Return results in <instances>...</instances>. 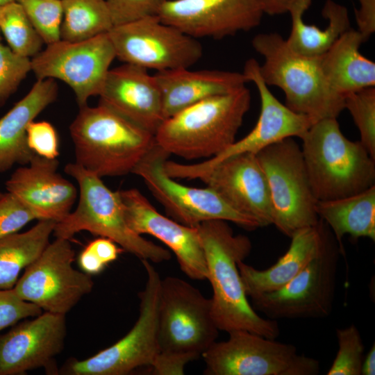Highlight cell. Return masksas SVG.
Here are the masks:
<instances>
[{"instance_id":"1","label":"cell","mask_w":375,"mask_h":375,"mask_svg":"<svg viewBox=\"0 0 375 375\" xmlns=\"http://www.w3.org/2000/svg\"><path fill=\"white\" fill-rule=\"evenodd\" d=\"M204 250L208 278L212 285V315L219 331H247L276 339V320L260 316L248 301L238 264L249 255L251 243L235 235L226 221L212 219L197 226Z\"/></svg>"},{"instance_id":"2","label":"cell","mask_w":375,"mask_h":375,"mask_svg":"<svg viewBox=\"0 0 375 375\" xmlns=\"http://www.w3.org/2000/svg\"><path fill=\"white\" fill-rule=\"evenodd\" d=\"M211 299L178 277L161 279L158 310V354L156 374H183L185 365L202 356L216 341L219 329Z\"/></svg>"},{"instance_id":"3","label":"cell","mask_w":375,"mask_h":375,"mask_svg":"<svg viewBox=\"0 0 375 375\" xmlns=\"http://www.w3.org/2000/svg\"><path fill=\"white\" fill-rule=\"evenodd\" d=\"M76 160L102 178L132 173L156 146L155 136L109 107H81L69 126Z\"/></svg>"},{"instance_id":"4","label":"cell","mask_w":375,"mask_h":375,"mask_svg":"<svg viewBox=\"0 0 375 375\" xmlns=\"http://www.w3.org/2000/svg\"><path fill=\"white\" fill-rule=\"evenodd\" d=\"M251 99L244 85L188 106L164 120L154 135L156 144L169 155L211 158L235 142Z\"/></svg>"},{"instance_id":"5","label":"cell","mask_w":375,"mask_h":375,"mask_svg":"<svg viewBox=\"0 0 375 375\" xmlns=\"http://www.w3.org/2000/svg\"><path fill=\"white\" fill-rule=\"evenodd\" d=\"M301 139L317 201L349 197L375 185V160L360 141L349 140L342 134L337 118L317 121Z\"/></svg>"},{"instance_id":"6","label":"cell","mask_w":375,"mask_h":375,"mask_svg":"<svg viewBox=\"0 0 375 375\" xmlns=\"http://www.w3.org/2000/svg\"><path fill=\"white\" fill-rule=\"evenodd\" d=\"M264 58L259 72L267 85L281 88L285 105L315 123L337 118L344 109V97L335 91L326 78L321 56H306L294 52L276 33H259L251 41Z\"/></svg>"},{"instance_id":"7","label":"cell","mask_w":375,"mask_h":375,"mask_svg":"<svg viewBox=\"0 0 375 375\" xmlns=\"http://www.w3.org/2000/svg\"><path fill=\"white\" fill-rule=\"evenodd\" d=\"M79 188V198L74 211L56 223V238L70 240L77 233L87 231L108 238L142 260L156 263L168 261L169 251L144 239L128 225L119 193L110 190L101 178L87 171L76 162L65 167Z\"/></svg>"},{"instance_id":"8","label":"cell","mask_w":375,"mask_h":375,"mask_svg":"<svg viewBox=\"0 0 375 375\" xmlns=\"http://www.w3.org/2000/svg\"><path fill=\"white\" fill-rule=\"evenodd\" d=\"M271 197L273 224L290 238L297 231L317 225L320 219L301 149L288 138L256 154Z\"/></svg>"},{"instance_id":"9","label":"cell","mask_w":375,"mask_h":375,"mask_svg":"<svg viewBox=\"0 0 375 375\" xmlns=\"http://www.w3.org/2000/svg\"><path fill=\"white\" fill-rule=\"evenodd\" d=\"M202 354L208 375H317V360L299 354L297 347L247 331L228 333Z\"/></svg>"},{"instance_id":"10","label":"cell","mask_w":375,"mask_h":375,"mask_svg":"<svg viewBox=\"0 0 375 375\" xmlns=\"http://www.w3.org/2000/svg\"><path fill=\"white\" fill-rule=\"evenodd\" d=\"M147 273L139 294L140 315L130 331L112 346L85 359L68 360L59 370L67 375H126L151 367L158 354V310L161 278L150 261L142 260Z\"/></svg>"},{"instance_id":"11","label":"cell","mask_w":375,"mask_h":375,"mask_svg":"<svg viewBox=\"0 0 375 375\" xmlns=\"http://www.w3.org/2000/svg\"><path fill=\"white\" fill-rule=\"evenodd\" d=\"M340 249L330 233L322 251L281 289L251 298L256 311L278 319H322L332 312Z\"/></svg>"},{"instance_id":"12","label":"cell","mask_w":375,"mask_h":375,"mask_svg":"<svg viewBox=\"0 0 375 375\" xmlns=\"http://www.w3.org/2000/svg\"><path fill=\"white\" fill-rule=\"evenodd\" d=\"M169 156L156 144L132 173L144 181L174 220L191 227L206 221L221 219L248 230L260 228L255 219L235 210L210 188L186 186L168 176L164 163Z\"/></svg>"},{"instance_id":"13","label":"cell","mask_w":375,"mask_h":375,"mask_svg":"<svg viewBox=\"0 0 375 375\" xmlns=\"http://www.w3.org/2000/svg\"><path fill=\"white\" fill-rule=\"evenodd\" d=\"M108 34L119 60L156 72L189 68L203 54L196 38L158 16L114 26Z\"/></svg>"},{"instance_id":"14","label":"cell","mask_w":375,"mask_h":375,"mask_svg":"<svg viewBox=\"0 0 375 375\" xmlns=\"http://www.w3.org/2000/svg\"><path fill=\"white\" fill-rule=\"evenodd\" d=\"M74 256L69 240L56 238L25 268L14 290L44 312L65 315L94 285L90 275L73 267Z\"/></svg>"},{"instance_id":"15","label":"cell","mask_w":375,"mask_h":375,"mask_svg":"<svg viewBox=\"0 0 375 375\" xmlns=\"http://www.w3.org/2000/svg\"><path fill=\"white\" fill-rule=\"evenodd\" d=\"M115 58L108 33L79 42L60 40L31 58V71L37 79L65 83L81 108L88 105L90 97L99 94Z\"/></svg>"},{"instance_id":"16","label":"cell","mask_w":375,"mask_h":375,"mask_svg":"<svg viewBox=\"0 0 375 375\" xmlns=\"http://www.w3.org/2000/svg\"><path fill=\"white\" fill-rule=\"evenodd\" d=\"M259 65L257 60L250 58L246 61L242 72L248 82L255 84L260 99V112L253 128L218 155L199 163L185 165L167 160L164 169L168 176L188 179L192 174L231 156L247 153L256 154L285 138L303 136L314 122L308 117L292 110L276 98L261 77Z\"/></svg>"},{"instance_id":"17","label":"cell","mask_w":375,"mask_h":375,"mask_svg":"<svg viewBox=\"0 0 375 375\" xmlns=\"http://www.w3.org/2000/svg\"><path fill=\"white\" fill-rule=\"evenodd\" d=\"M263 14L260 0H169L157 16L194 38L222 39L256 28Z\"/></svg>"},{"instance_id":"18","label":"cell","mask_w":375,"mask_h":375,"mask_svg":"<svg viewBox=\"0 0 375 375\" xmlns=\"http://www.w3.org/2000/svg\"><path fill=\"white\" fill-rule=\"evenodd\" d=\"M188 179H199L231 207L264 227L273 224L267 181L256 154L241 153L197 172Z\"/></svg>"},{"instance_id":"19","label":"cell","mask_w":375,"mask_h":375,"mask_svg":"<svg viewBox=\"0 0 375 375\" xmlns=\"http://www.w3.org/2000/svg\"><path fill=\"white\" fill-rule=\"evenodd\" d=\"M67 333L65 315L44 312L0 335V375H20L44 368L58 374L56 357L63 349Z\"/></svg>"},{"instance_id":"20","label":"cell","mask_w":375,"mask_h":375,"mask_svg":"<svg viewBox=\"0 0 375 375\" xmlns=\"http://www.w3.org/2000/svg\"><path fill=\"white\" fill-rule=\"evenodd\" d=\"M128 226L139 235L148 234L175 254L183 272L191 279L208 278L204 250L197 227L183 225L154 208L137 189L119 191Z\"/></svg>"},{"instance_id":"21","label":"cell","mask_w":375,"mask_h":375,"mask_svg":"<svg viewBox=\"0 0 375 375\" xmlns=\"http://www.w3.org/2000/svg\"><path fill=\"white\" fill-rule=\"evenodd\" d=\"M99 103L155 135L165 119L162 94L154 75L131 64L110 69Z\"/></svg>"},{"instance_id":"22","label":"cell","mask_w":375,"mask_h":375,"mask_svg":"<svg viewBox=\"0 0 375 375\" xmlns=\"http://www.w3.org/2000/svg\"><path fill=\"white\" fill-rule=\"evenodd\" d=\"M28 165L12 173L6 183L7 191L29 206L38 220L60 222L71 212L77 198L76 187L57 172V158L35 154Z\"/></svg>"},{"instance_id":"23","label":"cell","mask_w":375,"mask_h":375,"mask_svg":"<svg viewBox=\"0 0 375 375\" xmlns=\"http://www.w3.org/2000/svg\"><path fill=\"white\" fill-rule=\"evenodd\" d=\"M329 234L320 219L317 225L294 232L287 251L267 269L260 270L240 261L238 266L247 296L251 299L285 286L319 254Z\"/></svg>"},{"instance_id":"24","label":"cell","mask_w":375,"mask_h":375,"mask_svg":"<svg viewBox=\"0 0 375 375\" xmlns=\"http://www.w3.org/2000/svg\"><path fill=\"white\" fill-rule=\"evenodd\" d=\"M165 119L206 99L230 92L247 82L243 73L189 68L157 72Z\"/></svg>"},{"instance_id":"25","label":"cell","mask_w":375,"mask_h":375,"mask_svg":"<svg viewBox=\"0 0 375 375\" xmlns=\"http://www.w3.org/2000/svg\"><path fill=\"white\" fill-rule=\"evenodd\" d=\"M58 96L54 79H37L30 91L0 118V173L28 165L35 154L27 144L28 125Z\"/></svg>"},{"instance_id":"26","label":"cell","mask_w":375,"mask_h":375,"mask_svg":"<svg viewBox=\"0 0 375 375\" xmlns=\"http://www.w3.org/2000/svg\"><path fill=\"white\" fill-rule=\"evenodd\" d=\"M363 42L361 34L351 28L321 56L326 78L332 88L344 97L375 85V63L359 51Z\"/></svg>"},{"instance_id":"27","label":"cell","mask_w":375,"mask_h":375,"mask_svg":"<svg viewBox=\"0 0 375 375\" xmlns=\"http://www.w3.org/2000/svg\"><path fill=\"white\" fill-rule=\"evenodd\" d=\"M311 0H292L288 9L292 19L291 32L286 40L294 52L306 56H319L326 53L335 42L351 28L347 8L333 0H326L322 15L328 20V26L321 29L306 24L303 15Z\"/></svg>"},{"instance_id":"28","label":"cell","mask_w":375,"mask_h":375,"mask_svg":"<svg viewBox=\"0 0 375 375\" xmlns=\"http://www.w3.org/2000/svg\"><path fill=\"white\" fill-rule=\"evenodd\" d=\"M316 209L340 247L345 235L375 241V185L349 197L318 201Z\"/></svg>"},{"instance_id":"29","label":"cell","mask_w":375,"mask_h":375,"mask_svg":"<svg viewBox=\"0 0 375 375\" xmlns=\"http://www.w3.org/2000/svg\"><path fill=\"white\" fill-rule=\"evenodd\" d=\"M56 223L51 219H40L25 232L0 238V290L14 288L21 271L49 243Z\"/></svg>"},{"instance_id":"30","label":"cell","mask_w":375,"mask_h":375,"mask_svg":"<svg viewBox=\"0 0 375 375\" xmlns=\"http://www.w3.org/2000/svg\"><path fill=\"white\" fill-rule=\"evenodd\" d=\"M60 40H86L108 33L114 26L106 0H61Z\"/></svg>"},{"instance_id":"31","label":"cell","mask_w":375,"mask_h":375,"mask_svg":"<svg viewBox=\"0 0 375 375\" xmlns=\"http://www.w3.org/2000/svg\"><path fill=\"white\" fill-rule=\"evenodd\" d=\"M0 31L15 53L33 58L41 51L44 42L17 1L0 6Z\"/></svg>"},{"instance_id":"32","label":"cell","mask_w":375,"mask_h":375,"mask_svg":"<svg viewBox=\"0 0 375 375\" xmlns=\"http://www.w3.org/2000/svg\"><path fill=\"white\" fill-rule=\"evenodd\" d=\"M347 109L357 126L360 142L375 160V88L369 87L344 95Z\"/></svg>"},{"instance_id":"33","label":"cell","mask_w":375,"mask_h":375,"mask_svg":"<svg viewBox=\"0 0 375 375\" xmlns=\"http://www.w3.org/2000/svg\"><path fill=\"white\" fill-rule=\"evenodd\" d=\"M338 351L327 375H361L365 347L353 324L336 329Z\"/></svg>"},{"instance_id":"34","label":"cell","mask_w":375,"mask_h":375,"mask_svg":"<svg viewBox=\"0 0 375 375\" xmlns=\"http://www.w3.org/2000/svg\"><path fill=\"white\" fill-rule=\"evenodd\" d=\"M44 43L49 44L60 40L62 21L61 0H15Z\"/></svg>"},{"instance_id":"35","label":"cell","mask_w":375,"mask_h":375,"mask_svg":"<svg viewBox=\"0 0 375 375\" xmlns=\"http://www.w3.org/2000/svg\"><path fill=\"white\" fill-rule=\"evenodd\" d=\"M31 71V58L15 53L0 42V108Z\"/></svg>"},{"instance_id":"36","label":"cell","mask_w":375,"mask_h":375,"mask_svg":"<svg viewBox=\"0 0 375 375\" xmlns=\"http://www.w3.org/2000/svg\"><path fill=\"white\" fill-rule=\"evenodd\" d=\"M37 214L14 194L7 192L0 197V238L18 233Z\"/></svg>"},{"instance_id":"37","label":"cell","mask_w":375,"mask_h":375,"mask_svg":"<svg viewBox=\"0 0 375 375\" xmlns=\"http://www.w3.org/2000/svg\"><path fill=\"white\" fill-rule=\"evenodd\" d=\"M169 0H106L114 26L157 16Z\"/></svg>"},{"instance_id":"38","label":"cell","mask_w":375,"mask_h":375,"mask_svg":"<svg viewBox=\"0 0 375 375\" xmlns=\"http://www.w3.org/2000/svg\"><path fill=\"white\" fill-rule=\"evenodd\" d=\"M42 310L19 297L13 288L0 290V331L29 317H37Z\"/></svg>"},{"instance_id":"39","label":"cell","mask_w":375,"mask_h":375,"mask_svg":"<svg viewBox=\"0 0 375 375\" xmlns=\"http://www.w3.org/2000/svg\"><path fill=\"white\" fill-rule=\"evenodd\" d=\"M29 149L35 154L49 159L59 156V140L53 126L48 122L33 121L26 130Z\"/></svg>"},{"instance_id":"40","label":"cell","mask_w":375,"mask_h":375,"mask_svg":"<svg viewBox=\"0 0 375 375\" xmlns=\"http://www.w3.org/2000/svg\"><path fill=\"white\" fill-rule=\"evenodd\" d=\"M359 8L354 10L357 31L365 42L375 32V0H358Z\"/></svg>"},{"instance_id":"41","label":"cell","mask_w":375,"mask_h":375,"mask_svg":"<svg viewBox=\"0 0 375 375\" xmlns=\"http://www.w3.org/2000/svg\"><path fill=\"white\" fill-rule=\"evenodd\" d=\"M88 247L95 253L106 265L117 260L123 251L112 240L101 237L88 244Z\"/></svg>"},{"instance_id":"42","label":"cell","mask_w":375,"mask_h":375,"mask_svg":"<svg viewBox=\"0 0 375 375\" xmlns=\"http://www.w3.org/2000/svg\"><path fill=\"white\" fill-rule=\"evenodd\" d=\"M78 261L82 271L89 275L101 272L106 266L88 245L80 253Z\"/></svg>"},{"instance_id":"43","label":"cell","mask_w":375,"mask_h":375,"mask_svg":"<svg viewBox=\"0 0 375 375\" xmlns=\"http://www.w3.org/2000/svg\"><path fill=\"white\" fill-rule=\"evenodd\" d=\"M292 0H260L264 13L269 15H281L288 12Z\"/></svg>"},{"instance_id":"44","label":"cell","mask_w":375,"mask_h":375,"mask_svg":"<svg viewBox=\"0 0 375 375\" xmlns=\"http://www.w3.org/2000/svg\"><path fill=\"white\" fill-rule=\"evenodd\" d=\"M375 374V344L369 349L367 355L364 356L362 364L361 375Z\"/></svg>"},{"instance_id":"45","label":"cell","mask_w":375,"mask_h":375,"mask_svg":"<svg viewBox=\"0 0 375 375\" xmlns=\"http://www.w3.org/2000/svg\"><path fill=\"white\" fill-rule=\"evenodd\" d=\"M15 1V0H0V6L6 4L8 3H10V2H12V1Z\"/></svg>"},{"instance_id":"46","label":"cell","mask_w":375,"mask_h":375,"mask_svg":"<svg viewBox=\"0 0 375 375\" xmlns=\"http://www.w3.org/2000/svg\"><path fill=\"white\" fill-rule=\"evenodd\" d=\"M2 194L3 193L0 192V197H1Z\"/></svg>"},{"instance_id":"47","label":"cell","mask_w":375,"mask_h":375,"mask_svg":"<svg viewBox=\"0 0 375 375\" xmlns=\"http://www.w3.org/2000/svg\"><path fill=\"white\" fill-rule=\"evenodd\" d=\"M0 40H1V37H0Z\"/></svg>"}]
</instances>
